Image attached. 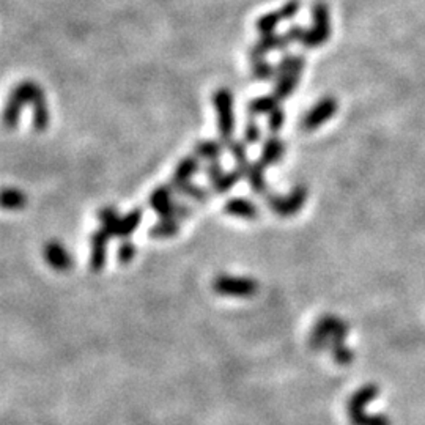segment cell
Masks as SVG:
<instances>
[{"label": "cell", "mask_w": 425, "mask_h": 425, "mask_svg": "<svg viewBox=\"0 0 425 425\" xmlns=\"http://www.w3.org/2000/svg\"><path fill=\"white\" fill-rule=\"evenodd\" d=\"M224 145L217 141H202L196 145V155L198 158L210 159V161H216L221 156Z\"/></svg>", "instance_id": "603a6c76"}, {"label": "cell", "mask_w": 425, "mask_h": 425, "mask_svg": "<svg viewBox=\"0 0 425 425\" xmlns=\"http://www.w3.org/2000/svg\"><path fill=\"white\" fill-rule=\"evenodd\" d=\"M109 234L104 229L95 231L91 235V257H90V267L91 269L98 273L104 268L106 263V249H108V240Z\"/></svg>", "instance_id": "7c38bea8"}, {"label": "cell", "mask_w": 425, "mask_h": 425, "mask_svg": "<svg viewBox=\"0 0 425 425\" xmlns=\"http://www.w3.org/2000/svg\"><path fill=\"white\" fill-rule=\"evenodd\" d=\"M180 225H178L177 219H163L161 222H158L150 229V235L153 238H170L178 234Z\"/></svg>", "instance_id": "cb8c5ba5"}, {"label": "cell", "mask_w": 425, "mask_h": 425, "mask_svg": "<svg viewBox=\"0 0 425 425\" xmlns=\"http://www.w3.org/2000/svg\"><path fill=\"white\" fill-rule=\"evenodd\" d=\"M260 137H262L260 126H258L255 120H249L244 128V141L248 144H257L260 141Z\"/></svg>", "instance_id": "4dcf8cb0"}, {"label": "cell", "mask_w": 425, "mask_h": 425, "mask_svg": "<svg viewBox=\"0 0 425 425\" xmlns=\"http://www.w3.org/2000/svg\"><path fill=\"white\" fill-rule=\"evenodd\" d=\"M150 207L163 219H175L178 216V207L172 203L170 188L167 186H161V188L153 191L150 196Z\"/></svg>", "instance_id": "30bf717a"}, {"label": "cell", "mask_w": 425, "mask_h": 425, "mask_svg": "<svg viewBox=\"0 0 425 425\" xmlns=\"http://www.w3.org/2000/svg\"><path fill=\"white\" fill-rule=\"evenodd\" d=\"M230 151L234 155L235 161L238 163V167L243 170H248L249 163H248V151H246V145L241 142H230Z\"/></svg>", "instance_id": "83f0119b"}, {"label": "cell", "mask_w": 425, "mask_h": 425, "mask_svg": "<svg viewBox=\"0 0 425 425\" xmlns=\"http://www.w3.org/2000/svg\"><path fill=\"white\" fill-rule=\"evenodd\" d=\"M207 175H208L211 183H215L219 177L224 175V170L221 167V164L217 163V159H216V161L210 163V165L207 167Z\"/></svg>", "instance_id": "836d02e7"}, {"label": "cell", "mask_w": 425, "mask_h": 425, "mask_svg": "<svg viewBox=\"0 0 425 425\" xmlns=\"http://www.w3.org/2000/svg\"><path fill=\"white\" fill-rule=\"evenodd\" d=\"M250 70H252V75H254V77L258 79V81H269V79L276 77V66L271 65L267 58L252 62Z\"/></svg>", "instance_id": "d4e9b609"}, {"label": "cell", "mask_w": 425, "mask_h": 425, "mask_svg": "<svg viewBox=\"0 0 425 425\" xmlns=\"http://www.w3.org/2000/svg\"><path fill=\"white\" fill-rule=\"evenodd\" d=\"M376 394H378V389L375 386H372V384L357 391L356 394L351 395L348 402V416L362 413L365 405H367L372 398H375Z\"/></svg>", "instance_id": "ffe728a7"}, {"label": "cell", "mask_w": 425, "mask_h": 425, "mask_svg": "<svg viewBox=\"0 0 425 425\" xmlns=\"http://www.w3.org/2000/svg\"><path fill=\"white\" fill-rule=\"evenodd\" d=\"M212 288L217 295L222 296H236V298H248L257 293L258 284L254 279L249 277H234L221 274L212 282Z\"/></svg>", "instance_id": "5b68a950"}, {"label": "cell", "mask_w": 425, "mask_h": 425, "mask_svg": "<svg viewBox=\"0 0 425 425\" xmlns=\"http://www.w3.org/2000/svg\"><path fill=\"white\" fill-rule=\"evenodd\" d=\"M281 106V99H279L274 93L271 95H263V96H257L252 99V101L248 104V112L249 115H268L273 112L276 108Z\"/></svg>", "instance_id": "e0dca14e"}, {"label": "cell", "mask_w": 425, "mask_h": 425, "mask_svg": "<svg viewBox=\"0 0 425 425\" xmlns=\"http://www.w3.org/2000/svg\"><path fill=\"white\" fill-rule=\"evenodd\" d=\"M212 106L217 112V128L225 144L231 142L235 131V112H234V95L225 87L217 89L212 93Z\"/></svg>", "instance_id": "3957f363"}, {"label": "cell", "mask_w": 425, "mask_h": 425, "mask_svg": "<svg viewBox=\"0 0 425 425\" xmlns=\"http://www.w3.org/2000/svg\"><path fill=\"white\" fill-rule=\"evenodd\" d=\"M136 255V246L126 241L120 246V249H118V260H120L122 263H129L132 258H134Z\"/></svg>", "instance_id": "d6a6232c"}, {"label": "cell", "mask_w": 425, "mask_h": 425, "mask_svg": "<svg viewBox=\"0 0 425 425\" xmlns=\"http://www.w3.org/2000/svg\"><path fill=\"white\" fill-rule=\"evenodd\" d=\"M337 99L334 96H323L318 99V103L312 106V108L305 112L303 120H301V128L304 131H315L320 128L323 123L329 122L337 112Z\"/></svg>", "instance_id": "8992f818"}, {"label": "cell", "mask_w": 425, "mask_h": 425, "mask_svg": "<svg viewBox=\"0 0 425 425\" xmlns=\"http://www.w3.org/2000/svg\"><path fill=\"white\" fill-rule=\"evenodd\" d=\"M331 37L329 6L324 2H317L312 6V27L305 30L301 44L307 49L320 48Z\"/></svg>", "instance_id": "6da1fadb"}, {"label": "cell", "mask_w": 425, "mask_h": 425, "mask_svg": "<svg viewBox=\"0 0 425 425\" xmlns=\"http://www.w3.org/2000/svg\"><path fill=\"white\" fill-rule=\"evenodd\" d=\"M265 169H267V164L263 161H257L249 164L248 170H246V177H248L250 188L254 189L257 194H265L268 189L267 180H265Z\"/></svg>", "instance_id": "ac0fdd59"}, {"label": "cell", "mask_w": 425, "mask_h": 425, "mask_svg": "<svg viewBox=\"0 0 425 425\" xmlns=\"http://www.w3.org/2000/svg\"><path fill=\"white\" fill-rule=\"evenodd\" d=\"M32 109H33V128H35V131L43 132L48 129L51 115L48 109V101H46V95L43 90L38 93L35 99H33Z\"/></svg>", "instance_id": "9a60e30c"}, {"label": "cell", "mask_w": 425, "mask_h": 425, "mask_svg": "<svg viewBox=\"0 0 425 425\" xmlns=\"http://www.w3.org/2000/svg\"><path fill=\"white\" fill-rule=\"evenodd\" d=\"M333 356L338 364H348L353 361V353H351V350L345 347L343 343L333 345Z\"/></svg>", "instance_id": "1f68e13d"}, {"label": "cell", "mask_w": 425, "mask_h": 425, "mask_svg": "<svg viewBox=\"0 0 425 425\" xmlns=\"http://www.w3.org/2000/svg\"><path fill=\"white\" fill-rule=\"evenodd\" d=\"M300 8H301L300 0H288V2L284 4L279 10L267 13V15L258 18L255 24L257 32L260 33V35H267V33L276 32L279 24L282 21H290V19H293L296 16V13L300 11Z\"/></svg>", "instance_id": "52a82bcc"}, {"label": "cell", "mask_w": 425, "mask_h": 425, "mask_svg": "<svg viewBox=\"0 0 425 425\" xmlns=\"http://www.w3.org/2000/svg\"><path fill=\"white\" fill-rule=\"evenodd\" d=\"M350 421L353 425H389V421L384 416H369L364 411L350 416Z\"/></svg>", "instance_id": "4316f807"}, {"label": "cell", "mask_w": 425, "mask_h": 425, "mask_svg": "<svg viewBox=\"0 0 425 425\" xmlns=\"http://www.w3.org/2000/svg\"><path fill=\"white\" fill-rule=\"evenodd\" d=\"M303 75H287L284 77L276 79V87H274V95L284 101L285 98L291 96L295 93L298 84L301 81Z\"/></svg>", "instance_id": "44dd1931"}, {"label": "cell", "mask_w": 425, "mask_h": 425, "mask_svg": "<svg viewBox=\"0 0 425 425\" xmlns=\"http://www.w3.org/2000/svg\"><path fill=\"white\" fill-rule=\"evenodd\" d=\"M198 167H201V163H198V159L196 156L183 158L177 165L174 177H172V186L178 191L180 188H183L184 184L191 183V178L197 174Z\"/></svg>", "instance_id": "4fadbf2b"}, {"label": "cell", "mask_w": 425, "mask_h": 425, "mask_svg": "<svg viewBox=\"0 0 425 425\" xmlns=\"http://www.w3.org/2000/svg\"><path fill=\"white\" fill-rule=\"evenodd\" d=\"M44 258L56 271H68L72 268V257L58 241H51L44 248Z\"/></svg>", "instance_id": "8fae6325"}, {"label": "cell", "mask_w": 425, "mask_h": 425, "mask_svg": "<svg viewBox=\"0 0 425 425\" xmlns=\"http://www.w3.org/2000/svg\"><path fill=\"white\" fill-rule=\"evenodd\" d=\"M244 175H246V170L238 167L236 170L230 172V174H224L222 177H219L217 180L212 183V188H215V191L219 192V194H224V192H227L234 188V186L240 182Z\"/></svg>", "instance_id": "7402d4cb"}, {"label": "cell", "mask_w": 425, "mask_h": 425, "mask_svg": "<svg viewBox=\"0 0 425 425\" xmlns=\"http://www.w3.org/2000/svg\"><path fill=\"white\" fill-rule=\"evenodd\" d=\"M178 192H182V194H184V196H188L191 198H196V201H202V202L207 201V198H208L207 191H205L203 188H201V186L192 184V183L184 184L183 188L178 189Z\"/></svg>", "instance_id": "f1b7e54d"}, {"label": "cell", "mask_w": 425, "mask_h": 425, "mask_svg": "<svg viewBox=\"0 0 425 425\" xmlns=\"http://www.w3.org/2000/svg\"><path fill=\"white\" fill-rule=\"evenodd\" d=\"M285 153V145L281 139L273 136L265 141L260 161H263L267 165H273L281 161Z\"/></svg>", "instance_id": "d6986e66"}, {"label": "cell", "mask_w": 425, "mask_h": 425, "mask_svg": "<svg viewBox=\"0 0 425 425\" xmlns=\"http://www.w3.org/2000/svg\"><path fill=\"white\" fill-rule=\"evenodd\" d=\"M348 333V324L338 320L336 317H323L320 322L317 323L310 334V347L315 350H320L328 345V338H333L336 343H343V337Z\"/></svg>", "instance_id": "277c9868"}, {"label": "cell", "mask_w": 425, "mask_h": 425, "mask_svg": "<svg viewBox=\"0 0 425 425\" xmlns=\"http://www.w3.org/2000/svg\"><path fill=\"white\" fill-rule=\"evenodd\" d=\"M288 44L287 42H285V37L284 33L281 35V33H267V35H260V38L257 39V42L250 46L249 49V61L250 63L252 62H257V61H262V58H265V56L268 54V52L271 51H284L287 49Z\"/></svg>", "instance_id": "9c48e42d"}, {"label": "cell", "mask_w": 425, "mask_h": 425, "mask_svg": "<svg viewBox=\"0 0 425 425\" xmlns=\"http://www.w3.org/2000/svg\"><path fill=\"white\" fill-rule=\"evenodd\" d=\"M305 66V58L303 56L284 54L281 61L276 65V77H284L287 75H303Z\"/></svg>", "instance_id": "2e32d148"}, {"label": "cell", "mask_w": 425, "mask_h": 425, "mask_svg": "<svg viewBox=\"0 0 425 425\" xmlns=\"http://www.w3.org/2000/svg\"><path fill=\"white\" fill-rule=\"evenodd\" d=\"M284 122H285V112L284 109L279 106V108H276L271 114H268V126H269V131L271 132H279L282 129L284 126Z\"/></svg>", "instance_id": "f546056e"}, {"label": "cell", "mask_w": 425, "mask_h": 425, "mask_svg": "<svg viewBox=\"0 0 425 425\" xmlns=\"http://www.w3.org/2000/svg\"><path fill=\"white\" fill-rule=\"evenodd\" d=\"M224 211L230 216L241 217V219H257L258 217V208L255 203L244 197H235L225 203Z\"/></svg>", "instance_id": "5bb4252c"}, {"label": "cell", "mask_w": 425, "mask_h": 425, "mask_svg": "<svg viewBox=\"0 0 425 425\" xmlns=\"http://www.w3.org/2000/svg\"><path fill=\"white\" fill-rule=\"evenodd\" d=\"M144 211L142 208H136L128 212L125 217H118L117 211L114 208H104L99 211V219L103 222V229L108 231L110 236H120L128 238L131 234H134L139 224L142 221Z\"/></svg>", "instance_id": "7a4b0ae2"}, {"label": "cell", "mask_w": 425, "mask_h": 425, "mask_svg": "<svg viewBox=\"0 0 425 425\" xmlns=\"http://www.w3.org/2000/svg\"><path fill=\"white\" fill-rule=\"evenodd\" d=\"M305 198H307V189H305L304 186H296L288 196L269 197L268 207L271 208V211L282 217L295 216L296 212L304 207Z\"/></svg>", "instance_id": "ba28073f"}, {"label": "cell", "mask_w": 425, "mask_h": 425, "mask_svg": "<svg viewBox=\"0 0 425 425\" xmlns=\"http://www.w3.org/2000/svg\"><path fill=\"white\" fill-rule=\"evenodd\" d=\"M25 196L15 188H6L2 194V205L6 210H19L25 205Z\"/></svg>", "instance_id": "484cf974"}]
</instances>
